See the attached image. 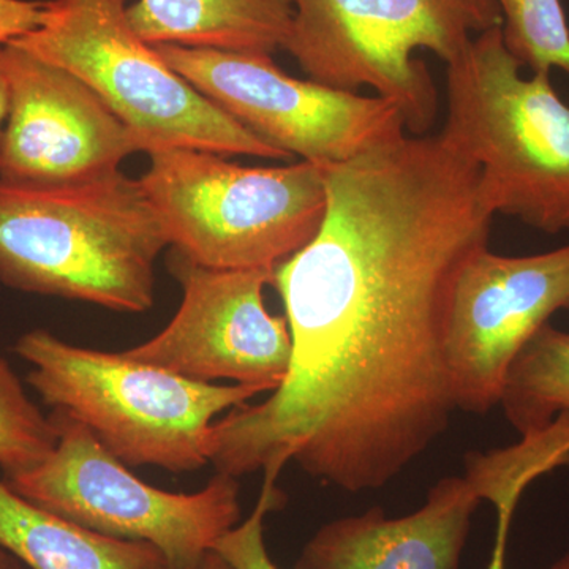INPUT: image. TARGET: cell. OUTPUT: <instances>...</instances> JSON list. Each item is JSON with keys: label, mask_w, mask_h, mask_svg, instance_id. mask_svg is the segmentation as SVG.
I'll return each mask as SVG.
<instances>
[{"label": "cell", "mask_w": 569, "mask_h": 569, "mask_svg": "<svg viewBox=\"0 0 569 569\" xmlns=\"http://www.w3.org/2000/svg\"><path fill=\"white\" fill-rule=\"evenodd\" d=\"M479 170L441 134H410L326 168L320 230L277 266L291 336L287 378L209 436L216 473L288 463L348 493L383 488L458 410L447 358L463 266L488 249Z\"/></svg>", "instance_id": "1"}, {"label": "cell", "mask_w": 569, "mask_h": 569, "mask_svg": "<svg viewBox=\"0 0 569 569\" xmlns=\"http://www.w3.org/2000/svg\"><path fill=\"white\" fill-rule=\"evenodd\" d=\"M167 247L140 179L122 171L73 186L0 181V282L14 290L142 313Z\"/></svg>", "instance_id": "2"}, {"label": "cell", "mask_w": 569, "mask_h": 569, "mask_svg": "<svg viewBox=\"0 0 569 569\" xmlns=\"http://www.w3.org/2000/svg\"><path fill=\"white\" fill-rule=\"evenodd\" d=\"M14 351L31 366L28 385L40 399L80 421L127 467L200 470L217 417L263 395L178 376L123 351L73 346L47 329L22 335Z\"/></svg>", "instance_id": "3"}, {"label": "cell", "mask_w": 569, "mask_h": 569, "mask_svg": "<svg viewBox=\"0 0 569 569\" xmlns=\"http://www.w3.org/2000/svg\"><path fill=\"white\" fill-rule=\"evenodd\" d=\"M501 26L479 33L447 66L440 134L479 170L493 216L557 234L569 231V104L550 73L520 74Z\"/></svg>", "instance_id": "4"}, {"label": "cell", "mask_w": 569, "mask_h": 569, "mask_svg": "<svg viewBox=\"0 0 569 569\" xmlns=\"http://www.w3.org/2000/svg\"><path fill=\"white\" fill-rule=\"evenodd\" d=\"M127 10V0H47L39 28L10 43L80 78L126 123L141 152L182 148L291 159L171 69L138 36Z\"/></svg>", "instance_id": "5"}, {"label": "cell", "mask_w": 569, "mask_h": 569, "mask_svg": "<svg viewBox=\"0 0 569 569\" xmlns=\"http://www.w3.org/2000/svg\"><path fill=\"white\" fill-rule=\"evenodd\" d=\"M140 182L176 252L212 269H269L312 241L326 212V168L244 167L219 153H148Z\"/></svg>", "instance_id": "6"}, {"label": "cell", "mask_w": 569, "mask_h": 569, "mask_svg": "<svg viewBox=\"0 0 569 569\" xmlns=\"http://www.w3.org/2000/svg\"><path fill=\"white\" fill-rule=\"evenodd\" d=\"M284 50L309 80L339 91L370 88L396 103L407 133L427 134L438 93L418 50L451 63L473 33L501 26L496 0H291Z\"/></svg>", "instance_id": "7"}, {"label": "cell", "mask_w": 569, "mask_h": 569, "mask_svg": "<svg viewBox=\"0 0 569 569\" xmlns=\"http://www.w3.org/2000/svg\"><path fill=\"white\" fill-rule=\"evenodd\" d=\"M58 443L39 466L6 479L52 515L108 537L156 546L170 569H204L213 546L241 520L238 478L216 473L203 489L174 493L134 477L77 419L52 411Z\"/></svg>", "instance_id": "8"}, {"label": "cell", "mask_w": 569, "mask_h": 569, "mask_svg": "<svg viewBox=\"0 0 569 569\" xmlns=\"http://www.w3.org/2000/svg\"><path fill=\"white\" fill-rule=\"evenodd\" d=\"M171 69L220 110L287 156L323 168L407 133L396 103L299 80L269 54L157 44Z\"/></svg>", "instance_id": "9"}, {"label": "cell", "mask_w": 569, "mask_h": 569, "mask_svg": "<svg viewBox=\"0 0 569 569\" xmlns=\"http://www.w3.org/2000/svg\"><path fill=\"white\" fill-rule=\"evenodd\" d=\"M168 268L182 288L178 312L159 335L123 351L192 380L276 391L287 378L291 336L264 306L269 269L206 268L171 250Z\"/></svg>", "instance_id": "10"}, {"label": "cell", "mask_w": 569, "mask_h": 569, "mask_svg": "<svg viewBox=\"0 0 569 569\" xmlns=\"http://www.w3.org/2000/svg\"><path fill=\"white\" fill-rule=\"evenodd\" d=\"M557 312H569V244L526 257L489 247L475 254L456 283L448 323L458 410L497 407L516 356Z\"/></svg>", "instance_id": "11"}, {"label": "cell", "mask_w": 569, "mask_h": 569, "mask_svg": "<svg viewBox=\"0 0 569 569\" xmlns=\"http://www.w3.org/2000/svg\"><path fill=\"white\" fill-rule=\"evenodd\" d=\"M10 108L0 142V181L73 186L108 178L141 152L133 133L80 78L3 44Z\"/></svg>", "instance_id": "12"}, {"label": "cell", "mask_w": 569, "mask_h": 569, "mask_svg": "<svg viewBox=\"0 0 569 569\" xmlns=\"http://www.w3.org/2000/svg\"><path fill=\"white\" fill-rule=\"evenodd\" d=\"M479 501L466 475L440 479L411 515L376 507L325 523L295 569H459Z\"/></svg>", "instance_id": "13"}, {"label": "cell", "mask_w": 569, "mask_h": 569, "mask_svg": "<svg viewBox=\"0 0 569 569\" xmlns=\"http://www.w3.org/2000/svg\"><path fill=\"white\" fill-rule=\"evenodd\" d=\"M129 20L142 40L272 56L284 50L291 0H137Z\"/></svg>", "instance_id": "14"}, {"label": "cell", "mask_w": 569, "mask_h": 569, "mask_svg": "<svg viewBox=\"0 0 569 569\" xmlns=\"http://www.w3.org/2000/svg\"><path fill=\"white\" fill-rule=\"evenodd\" d=\"M0 548L29 569H170L156 546L44 511L0 481Z\"/></svg>", "instance_id": "15"}, {"label": "cell", "mask_w": 569, "mask_h": 569, "mask_svg": "<svg viewBox=\"0 0 569 569\" xmlns=\"http://www.w3.org/2000/svg\"><path fill=\"white\" fill-rule=\"evenodd\" d=\"M498 406L520 436L569 418V331L546 323L531 336L509 367Z\"/></svg>", "instance_id": "16"}, {"label": "cell", "mask_w": 569, "mask_h": 569, "mask_svg": "<svg viewBox=\"0 0 569 569\" xmlns=\"http://www.w3.org/2000/svg\"><path fill=\"white\" fill-rule=\"evenodd\" d=\"M509 52L533 73L569 74V28L560 0H496Z\"/></svg>", "instance_id": "17"}, {"label": "cell", "mask_w": 569, "mask_h": 569, "mask_svg": "<svg viewBox=\"0 0 569 569\" xmlns=\"http://www.w3.org/2000/svg\"><path fill=\"white\" fill-rule=\"evenodd\" d=\"M58 443V429L0 355V468L6 479L39 466Z\"/></svg>", "instance_id": "18"}, {"label": "cell", "mask_w": 569, "mask_h": 569, "mask_svg": "<svg viewBox=\"0 0 569 569\" xmlns=\"http://www.w3.org/2000/svg\"><path fill=\"white\" fill-rule=\"evenodd\" d=\"M283 492L279 486L263 481L252 515L223 535L213 552L233 569H279L269 556L264 539V522L269 512L282 507Z\"/></svg>", "instance_id": "19"}, {"label": "cell", "mask_w": 569, "mask_h": 569, "mask_svg": "<svg viewBox=\"0 0 569 569\" xmlns=\"http://www.w3.org/2000/svg\"><path fill=\"white\" fill-rule=\"evenodd\" d=\"M43 20L39 0H0V44L36 31Z\"/></svg>", "instance_id": "20"}, {"label": "cell", "mask_w": 569, "mask_h": 569, "mask_svg": "<svg viewBox=\"0 0 569 569\" xmlns=\"http://www.w3.org/2000/svg\"><path fill=\"white\" fill-rule=\"evenodd\" d=\"M519 501V498L505 496L492 503L497 512V529L488 569H507L509 531Z\"/></svg>", "instance_id": "21"}, {"label": "cell", "mask_w": 569, "mask_h": 569, "mask_svg": "<svg viewBox=\"0 0 569 569\" xmlns=\"http://www.w3.org/2000/svg\"><path fill=\"white\" fill-rule=\"evenodd\" d=\"M10 108V81L7 74L6 61H3V44H0V142L6 130L7 118Z\"/></svg>", "instance_id": "22"}, {"label": "cell", "mask_w": 569, "mask_h": 569, "mask_svg": "<svg viewBox=\"0 0 569 569\" xmlns=\"http://www.w3.org/2000/svg\"><path fill=\"white\" fill-rule=\"evenodd\" d=\"M0 569H26L17 557L11 556L6 549L0 548Z\"/></svg>", "instance_id": "23"}, {"label": "cell", "mask_w": 569, "mask_h": 569, "mask_svg": "<svg viewBox=\"0 0 569 569\" xmlns=\"http://www.w3.org/2000/svg\"><path fill=\"white\" fill-rule=\"evenodd\" d=\"M204 569H233L219 556V553H209L208 560H206Z\"/></svg>", "instance_id": "24"}, {"label": "cell", "mask_w": 569, "mask_h": 569, "mask_svg": "<svg viewBox=\"0 0 569 569\" xmlns=\"http://www.w3.org/2000/svg\"><path fill=\"white\" fill-rule=\"evenodd\" d=\"M549 569H569V549L559 560L553 561Z\"/></svg>", "instance_id": "25"}]
</instances>
